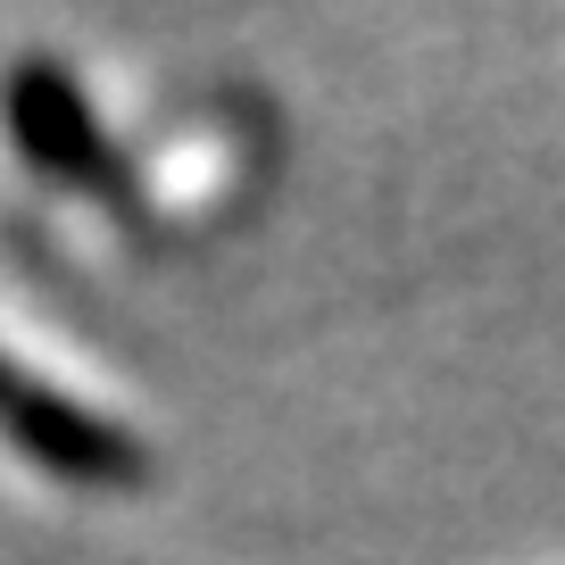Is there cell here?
I'll return each mask as SVG.
<instances>
[{
    "mask_svg": "<svg viewBox=\"0 0 565 565\" xmlns=\"http://www.w3.org/2000/svg\"><path fill=\"white\" fill-rule=\"evenodd\" d=\"M0 433H9L42 475L84 482V491H134V482L150 475V458H141V441L125 433V424H108L100 407L67 399V391L42 383V374H18V383H9Z\"/></svg>",
    "mask_w": 565,
    "mask_h": 565,
    "instance_id": "7a4b0ae2",
    "label": "cell"
},
{
    "mask_svg": "<svg viewBox=\"0 0 565 565\" xmlns=\"http://www.w3.org/2000/svg\"><path fill=\"white\" fill-rule=\"evenodd\" d=\"M18 374H25V366H9V358H0V399H9V383H18Z\"/></svg>",
    "mask_w": 565,
    "mask_h": 565,
    "instance_id": "3957f363",
    "label": "cell"
},
{
    "mask_svg": "<svg viewBox=\"0 0 565 565\" xmlns=\"http://www.w3.org/2000/svg\"><path fill=\"white\" fill-rule=\"evenodd\" d=\"M0 125L18 141V159L51 183H108L117 175L100 108H92V92L51 51H25V58L0 67Z\"/></svg>",
    "mask_w": 565,
    "mask_h": 565,
    "instance_id": "6da1fadb",
    "label": "cell"
}]
</instances>
